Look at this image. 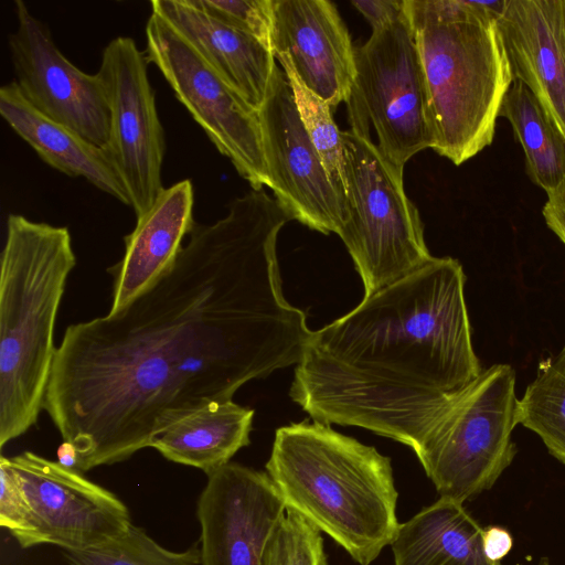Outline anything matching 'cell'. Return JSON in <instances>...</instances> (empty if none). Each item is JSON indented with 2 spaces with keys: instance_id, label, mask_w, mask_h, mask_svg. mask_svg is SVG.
Wrapping results in <instances>:
<instances>
[{
  "instance_id": "6da1fadb",
  "label": "cell",
  "mask_w": 565,
  "mask_h": 565,
  "mask_svg": "<svg viewBox=\"0 0 565 565\" xmlns=\"http://www.w3.org/2000/svg\"><path fill=\"white\" fill-rule=\"evenodd\" d=\"M289 221L250 189L223 218L195 223L174 265L127 307L66 328L43 409L76 470L127 460L173 417L300 361L312 331L284 297L277 258Z\"/></svg>"
},
{
  "instance_id": "7a4b0ae2",
  "label": "cell",
  "mask_w": 565,
  "mask_h": 565,
  "mask_svg": "<svg viewBox=\"0 0 565 565\" xmlns=\"http://www.w3.org/2000/svg\"><path fill=\"white\" fill-rule=\"evenodd\" d=\"M466 275L434 257L312 331L289 395L311 418L358 426L418 449L482 371L471 341Z\"/></svg>"
},
{
  "instance_id": "3957f363",
  "label": "cell",
  "mask_w": 565,
  "mask_h": 565,
  "mask_svg": "<svg viewBox=\"0 0 565 565\" xmlns=\"http://www.w3.org/2000/svg\"><path fill=\"white\" fill-rule=\"evenodd\" d=\"M266 472L287 509L328 534L356 563L370 565L399 523L391 458L330 425L278 428Z\"/></svg>"
},
{
  "instance_id": "277c9868",
  "label": "cell",
  "mask_w": 565,
  "mask_h": 565,
  "mask_svg": "<svg viewBox=\"0 0 565 565\" xmlns=\"http://www.w3.org/2000/svg\"><path fill=\"white\" fill-rule=\"evenodd\" d=\"M507 0H404L420 55L434 151L460 166L490 146L513 82L497 20Z\"/></svg>"
},
{
  "instance_id": "5b68a950",
  "label": "cell",
  "mask_w": 565,
  "mask_h": 565,
  "mask_svg": "<svg viewBox=\"0 0 565 565\" xmlns=\"http://www.w3.org/2000/svg\"><path fill=\"white\" fill-rule=\"evenodd\" d=\"M0 264V447L43 409L56 349L54 329L76 265L66 227L7 218Z\"/></svg>"
},
{
  "instance_id": "8992f818",
  "label": "cell",
  "mask_w": 565,
  "mask_h": 565,
  "mask_svg": "<svg viewBox=\"0 0 565 565\" xmlns=\"http://www.w3.org/2000/svg\"><path fill=\"white\" fill-rule=\"evenodd\" d=\"M345 171L343 223L338 233L364 286V298L428 264L415 204L404 189V170L391 163L369 132L342 131Z\"/></svg>"
},
{
  "instance_id": "52a82bcc",
  "label": "cell",
  "mask_w": 565,
  "mask_h": 565,
  "mask_svg": "<svg viewBox=\"0 0 565 565\" xmlns=\"http://www.w3.org/2000/svg\"><path fill=\"white\" fill-rule=\"evenodd\" d=\"M515 371L494 364L452 399L415 451L440 497L463 503L512 463L518 419Z\"/></svg>"
},
{
  "instance_id": "ba28073f",
  "label": "cell",
  "mask_w": 565,
  "mask_h": 565,
  "mask_svg": "<svg viewBox=\"0 0 565 565\" xmlns=\"http://www.w3.org/2000/svg\"><path fill=\"white\" fill-rule=\"evenodd\" d=\"M351 129L373 125L380 152L404 170L435 146L430 99L413 29L405 13L372 31L355 49V78L347 100Z\"/></svg>"
},
{
  "instance_id": "9c48e42d",
  "label": "cell",
  "mask_w": 565,
  "mask_h": 565,
  "mask_svg": "<svg viewBox=\"0 0 565 565\" xmlns=\"http://www.w3.org/2000/svg\"><path fill=\"white\" fill-rule=\"evenodd\" d=\"M146 56L216 149L252 189L270 185L259 110L247 103L166 19L151 12Z\"/></svg>"
},
{
  "instance_id": "30bf717a",
  "label": "cell",
  "mask_w": 565,
  "mask_h": 565,
  "mask_svg": "<svg viewBox=\"0 0 565 565\" xmlns=\"http://www.w3.org/2000/svg\"><path fill=\"white\" fill-rule=\"evenodd\" d=\"M148 63L134 39L118 36L105 46L97 72L109 106L105 152L137 217L151 207L164 189L161 169L166 138L147 73Z\"/></svg>"
},
{
  "instance_id": "8fae6325",
  "label": "cell",
  "mask_w": 565,
  "mask_h": 565,
  "mask_svg": "<svg viewBox=\"0 0 565 565\" xmlns=\"http://www.w3.org/2000/svg\"><path fill=\"white\" fill-rule=\"evenodd\" d=\"M29 510V529L18 542L29 548L53 544L86 550L125 533L132 524L126 504L111 491L32 451L9 457Z\"/></svg>"
},
{
  "instance_id": "7c38bea8",
  "label": "cell",
  "mask_w": 565,
  "mask_h": 565,
  "mask_svg": "<svg viewBox=\"0 0 565 565\" xmlns=\"http://www.w3.org/2000/svg\"><path fill=\"white\" fill-rule=\"evenodd\" d=\"M18 26L9 34L15 83L39 111L106 149L109 106L98 73L77 68L55 45L49 28L14 2Z\"/></svg>"
},
{
  "instance_id": "4fadbf2b",
  "label": "cell",
  "mask_w": 565,
  "mask_h": 565,
  "mask_svg": "<svg viewBox=\"0 0 565 565\" xmlns=\"http://www.w3.org/2000/svg\"><path fill=\"white\" fill-rule=\"evenodd\" d=\"M259 115L275 200L291 220L326 235L338 234L341 200L300 120L287 76L277 66Z\"/></svg>"
},
{
  "instance_id": "5bb4252c",
  "label": "cell",
  "mask_w": 565,
  "mask_h": 565,
  "mask_svg": "<svg viewBox=\"0 0 565 565\" xmlns=\"http://www.w3.org/2000/svg\"><path fill=\"white\" fill-rule=\"evenodd\" d=\"M196 504L201 565H262L287 507L267 472L228 462L206 475Z\"/></svg>"
},
{
  "instance_id": "9a60e30c",
  "label": "cell",
  "mask_w": 565,
  "mask_h": 565,
  "mask_svg": "<svg viewBox=\"0 0 565 565\" xmlns=\"http://www.w3.org/2000/svg\"><path fill=\"white\" fill-rule=\"evenodd\" d=\"M274 56L287 60L300 81L335 108L350 98L355 49L335 6L327 0H271Z\"/></svg>"
},
{
  "instance_id": "2e32d148",
  "label": "cell",
  "mask_w": 565,
  "mask_h": 565,
  "mask_svg": "<svg viewBox=\"0 0 565 565\" xmlns=\"http://www.w3.org/2000/svg\"><path fill=\"white\" fill-rule=\"evenodd\" d=\"M497 26L513 81L530 89L565 139V0H507Z\"/></svg>"
},
{
  "instance_id": "e0dca14e",
  "label": "cell",
  "mask_w": 565,
  "mask_h": 565,
  "mask_svg": "<svg viewBox=\"0 0 565 565\" xmlns=\"http://www.w3.org/2000/svg\"><path fill=\"white\" fill-rule=\"evenodd\" d=\"M194 191L190 180L164 188L125 236L122 258L108 273L113 275L111 305L117 313L156 284L175 263L183 238L195 225Z\"/></svg>"
},
{
  "instance_id": "ac0fdd59",
  "label": "cell",
  "mask_w": 565,
  "mask_h": 565,
  "mask_svg": "<svg viewBox=\"0 0 565 565\" xmlns=\"http://www.w3.org/2000/svg\"><path fill=\"white\" fill-rule=\"evenodd\" d=\"M150 4L152 12L171 23L233 89L259 110L277 66L270 49L213 18L192 0H152Z\"/></svg>"
},
{
  "instance_id": "d6986e66",
  "label": "cell",
  "mask_w": 565,
  "mask_h": 565,
  "mask_svg": "<svg viewBox=\"0 0 565 565\" xmlns=\"http://www.w3.org/2000/svg\"><path fill=\"white\" fill-rule=\"evenodd\" d=\"M0 115L46 164L71 178H84L130 206L105 150L34 108L14 81L0 88Z\"/></svg>"
},
{
  "instance_id": "ffe728a7",
  "label": "cell",
  "mask_w": 565,
  "mask_h": 565,
  "mask_svg": "<svg viewBox=\"0 0 565 565\" xmlns=\"http://www.w3.org/2000/svg\"><path fill=\"white\" fill-rule=\"evenodd\" d=\"M253 417L252 408L233 401L209 403L173 417L156 434L150 447L170 461L209 475L249 445Z\"/></svg>"
},
{
  "instance_id": "44dd1931",
  "label": "cell",
  "mask_w": 565,
  "mask_h": 565,
  "mask_svg": "<svg viewBox=\"0 0 565 565\" xmlns=\"http://www.w3.org/2000/svg\"><path fill=\"white\" fill-rule=\"evenodd\" d=\"M482 534L461 502L440 497L399 523L391 543L394 565H502L486 556Z\"/></svg>"
},
{
  "instance_id": "7402d4cb",
  "label": "cell",
  "mask_w": 565,
  "mask_h": 565,
  "mask_svg": "<svg viewBox=\"0 0 565 565\" xmlns=\"http://www.w3.org/2000/svg\"><path fill=\"white\" fill-rule=\"evenodd\" d=\"M499 116L508 119L524 151L530 180L546 193L559 188L565 182V139L520 81L510 85Z\"/></svg>"
},
{
  "instance_id": "603a6c76",
  "label": "cell",
  "mask_w": 565,
  "mask_h": 565,
  "mask_svg": "<svg viewBox=\"0 0 565 565\" xmlns=\"http://www.w3.org/2000/svg\"><path fill=\"white\" fill-rule=\"evenodd\" d=\"M518 419L565 465V344L555 356L539 363L536 377L519 399Z\"/></svg>"
},
{
  "instance_id": "cb8c5ba5",
  "label": "cell",
  "mask_w": 565,
  "mask_h": 565,
  "mask_svg": "<svg viewBox=\"0 0 565 565\" xmlns=\"http://www.w3.org/2000/svg\"><path fill=\"white\" fill-rule=\"evenodd\" d=\"M278 62L290 84L300 120L318 151L327 175L343 205L345 195V171L342 131L337 127L331 106L312 93L298 77L291 64ZM343 211V209H342Z\"/></svg>"
},
{
  "instance_id": "d4e9b609",
  "label": "cell",
  "mask_w": 565,
  "mask_h": 565,
  "mask_svg": "<svg viewBox=\"0 0 565 565\" xmlns=\"http://www.w3.org/2000/svg\"><path fill=\"white\" fill-rule=\"evenodd\" d=\"M68 565H201L200 547L175 552L131 524L121 535L86 550L63 551Z\"/></svg>"
},
{
  "instance_id": "484cf974",
  "label": "cell",
  "mask_w": 565,
  "mask_h": 565,
  "mask_svg": "<svg viewBox=\"0 0 565 565\" xmlns=\"http://www.w3.org/2000/svg\"><path fill=\"white\" fill-rule=\"evenodd\" d=\"M262 565H328L321 531L287 509L268 537Z\"/></svg>"
},
{
  "instance_id": "4316f807",
  "label": "cell",
  "mask_w": 565,
  "mask_h": 565,
  "mask_svg": "<svg viewBox=\"0 0 565 565\" xmlns=\"http://www.w3.org/2000/svg\"><path fill=\"white\" fill-rule=\"evenodd\" d=\"M218 21L239 30L271 50V0H192Z\"/></svg>"
},
{
  "instance_id": "83f0119b",
  "label": "cell",
  "mask_w": 565,
  "mask_h": 565,
  "mask_svg": "<svg viewBox=\"0 0 565 565\" xmlns=\"http://www.w3.org/2000/svg\"><path fill=\"white\" fill-rule=\"evenodd\" d=\"M0 524L19 542L29 529V510L8 458H0Z\"/></svg>"
},
{
  "instance_id": "f1b7e54d",
  "label": "cell",
  "mask_w": 565,
  "mask_h": 565,
  "mask_svg": "<svg viewBox=\"0 0 565 565\" xmlns=\"http://www.w3.org/2000/svg\"><path fill=\"white\" fill-rule=\"evenodd\" d=\"M351 3L367 20L372 31L390 24L404 13V0H352Z\"/></svg>"
},
{
  "instance_id": "f546056e",
  "label": "cell",
  "mask_w": 565,
  "mask_h": 565,
  "mask_svg": "<svg viewBox=\"0 0 565 565\" xmlns=\"http://www.w3.org/2000/svg\"><path fill=\"white\" fill-rule=\"evenodd\" d=\"M542 214L547 227L565 245V182L556 190L547 193Z\"/></svg>"
},
{
  "instance_id": "4dcf8cb0",
  "label": "cell",
  "mask_w": 565,
  "mask_h": 565,
  "mask_svg": "<svg viewBox=\"0 0 565 565\" xmlns=\"http://www.w3.org/2000/svg\"><path fill=\"white\" fill-rule=\"evenodd\" d=\"M482 545L490 561L500 562L512 550L513 539L505 527L489 525L483 529Z\"/></svg>"
},
{
  "instance_id": "1f68e13d",
  "label": "cell",
  "mask_w": 565,
  "mask_h": 565,
  "mask_svg": "<svg viewBox=\"0 0 565 565\" xmlns=\"http://www.w3.org/2000/svg\"><path fill=\"white\" fill-rule=\"evenodd\" d=\"M58 462L67 468L76 469L77 466V452L75 447L67 441H63V444L58 447L57 450Z\"/></svg>"
},
{
  "instance_id": "d6a6232c",
  "label": "cell",
  "mask_w": 565,
  "mask_h": 565,
  "mask_svg": "<svg viewBox=\"0 0 565 565\" xmlns=\"http://www.w3.org/2000/svg\"><path fill=\"white\" fill-rule=\"evenodd\" d=\"M537 565H551V563L547 557H542Z\"/></svg>"
}]
</instances>
